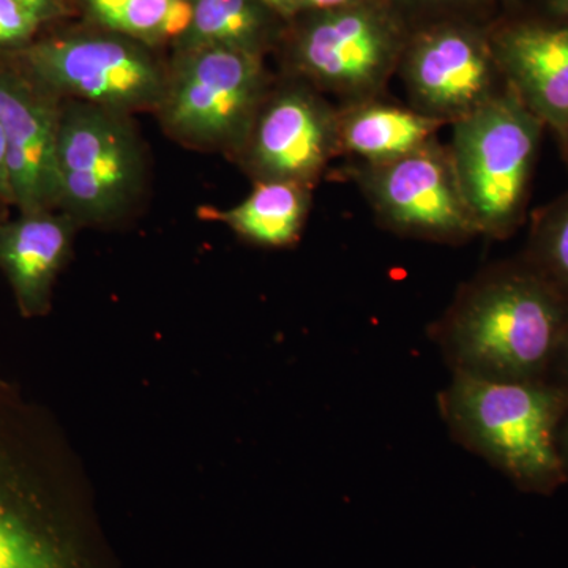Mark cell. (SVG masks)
<instances>
[{
    "instance_id": "21",
    "label": "cell",
    "mask_w": 568,
    "mask_h": 568,
    "mask_svg": "<svg viewBox=\"0 0 568 568\" xmlns=\"http://www.w3.org/2000/svg\"><path fill=\"white\" fill-rule=\"evenodd\" d=\"M17 2L37 14L44 26L69 18L77 11L74 0H17Z\"/></svg>"
},
{
    "instance_id": "28",
    "label": "cell",
    "mask_w": 568,
    "mask_h": 568,
    "mask_svg": "<svg viewBox=\"0 0 568 568\" xmlns=\"http://www.w3.org/2000/svg\"><path fill=\"white\" fill-rule=\"evenodd\" d=\"M2 205H6V204L0 203V223L6 222V220H7L6 219V213H3Z\"/></svg>"
},
{
    "instance_id": "16",
    "label": "cell",
    "mask_w": 568,
    "mask_h": 568,
    "mask_svg": "<svg viewBox=\"0 0 568 568\" xmlns=\"http://www.w3.org/2000/svg\"><path fill=\"white\" fill-rule=\"evenodd\" d=\"M310 209V186L295 182L260 181L241 204L231 209L203 207V219L230 226L246 241L286 246L297 241Z\"/></svg>"
},
{
    "instance_id": "12",
    "label": "cell",
    "mask_w": 568,
    "mask_h": 568,
    "mask_svg": "<svg viewBox=\"0 0 568 568\" xmlns=\"http://www.w3.org/2000/svg\"><path fill=\"white\" fill-rule=\"evenodd\" d=\"M491 58L467 33L443 31L417 44L407 62V88L418 111L443 122L458 121L496 91Z\"/></svg>"
},
{
    "instance_id": "2",
    "label": "cell",
    "mask_w": 568,
    "mask_h": 568,
    "mask_svg": "<svg viewBox=\"0 0 568 568\" xmlns=\"http://www.w3.org/2000/svg\"><path fill=\"white\" fill-rule=\"evenodd\" d=\"M568 327V302L530 265L484 276L444 328L455 372L504 381H548Z\"/></svg>"
},
{
    "instance_id": "14",
    "label": "cell",
    "mask_w": 568,
    "mask_h": 568,
    "mask_svg": "<svg viewBox=\"0 0 568 568\" xmlns=\"http://www.w3.org/2000/svg\"><path fill=\"white\" fill-rule=\"evenodd\" d=\"M508 88L559 136L568 130V28H519L500 41Z\"/></svg>"
},
{
    "instance_id": "19",
    "label": "cell",
    "mask_w": 568,
    "mask_h": 568,
    "mask_svg": "<svg viewBox=\"0 0 568 568\" xmlns=\"http://www.w3.org/2000/svg\"><path fill=\"white\" fill-rule=\"evenodd\" d=\"M529 265L568 302V192L538 219L530 241Z\"/></svg>"
},
{
    "instance_id": "3",
    "label": "cell",
    "mask_w": 568,
    "mask_h": 568,
    "mask_svg": "<svg viewBox=\"0 0 568 568\" xmlns=\"http://www.w3.org/2000/svg\"><path fill=\"white\" fill-rule=\"evenodd\" d=\"M440 407L459 443L518 488L549 495L566 484L558 429L568 392L551 381L489 379L455 372Z\"/></svg>"
},
{
    "instance_id": "18",
    "label": "cell",
    "mask_w": 568,
    "mask_h": 568,
    "mask_svg": "<svg viewBox=\"0 0 568 568\" xmlns=\"http://www.w3.org/2000/svg\"><path fill=\"white\" fill-rule=\"evenodd\" d=\"M82 11L103 31L145 47L179 43L192 21V0H80Z\"/></svg>"
},
{
    "instance_id": "7",
    "label": "cell",
    "mask_w": 568,
    "mask_h": 568,
    "mask_svg": "<svg viewBox=\"0 0 568 568\" xmlns=\"http://www.w3.org/2000/svg\"><path fill=\"white\" fill-rule=\"evenodd\" d=\"M267 95L260 54L227 48L179 51L156 112L175 141L239 153Z\"/></svg>"
},
{
    "instance_id": "10",
    "label": "cell",
    "mask_w": 568,
    "mask_h": 568,
    "mask_svg": "<svg viewBox=\"0 0 568 568\" xmlns=\"http://www.w3.org/2000/svg\"><path fill=\"white\" fill-rule=\"evenodd\" d=\"M62 100L0 55V129L13 205L58 211Z\"/></svg>"
},
{
    "instance_id": "15",
    "label": "cell",
    "mask_w": 568,
    "mask_h": 568,
    "mask_svg": "<svg viewBox=\"0 0 568 568\" xmlns=\"http://www.w3.org/2000/svg\"><path fill=\"white\" fill-rule=\"evenodd\" d=\"M443 123L395 104L355 103L338 112V148L368 164L386 163L433 141Z\"/></svg>"
},
{
    "instance_id": "27",
    "label": "cell",
    "mask_w": 568,
    "mask_h": 568,
    "mask_svg": "<svg viewBox=\"0 0 568 568\" xmlns=\"http://www.w3.org/2000/svg\"><path fill=\"white\" fill-rule=\"evenodd\" d=\"M560 140L564 142V149H566L567 155H568V130L566 133L560 136Z\"/></svg>"
},
{
    "instance_id": "11",
    "label": "cell",
    "mask_w": 568,
    "mask_h": 568,
    "mask_svg": "<svg viewBox=\"0 0 568 568\" xmlns=\"http://www.w3.org/2000/svg\"><path fill=\"white\" fill-rule=\"evenodd\" d=\"M390 61V36L365 10H339L313 22L295 48V67L304 77L355 99L381 89Z\"/></svg>"
},
{
    "instance_id": "6",
    "label": "cell",
    "mask_w": 568,
    "mask_h": 568,
    "mask_svg": "<svg viewBox=\"0 0 568 568\" xmlns=\"http://www.w3.org/2000/svg\"><path fill=\"white\" fill-rule=\"evenodd\" d=\"M151 48L118 33H61L0 54L59 99L133 114L159 110L168 69Z\"/></svg>"
},
{
    "instance_id": "26",
    "label": "cell",
    "mask_w": 568,
    "mask_h": 568,
    "mask_svg": "<svg viewBox=\"0 0 568 568\" xmlns=\"http://www.w3.org/2000/svg\"><path fill=\"white\" fill-rule=\"evenodd\" d=\"M271 9L282 11V13H290L302 6L304 0H264Z\"/></svg>"
},
{
    "instance_id": "29",
    "label": "cell",
    "mask_w": 568,
    "mask_h": 568,
    "mask_svg": "<svg viewBox=\"0 0 568 568\" xmlns=\"http://www.w3.org/2000/svg\"><path fill=\"white\" fill-rule=\"evenodd\" d=\"M559 3L564 7V9L568 10V0H559Z\"/></svg>"
},
{
    "instance_id": "22",
    "label": "cell",
    "mask_w": 568,
    "mask_h": 568,
    "mask_svg": "<svg viewBox=\"0 0 568 568\" xmlns=\"http://www.w3.org/2000/svg\"><path fill=\"white\" fill-rule=\"evenodd\" d=\"M548 381L568 392V327L562 343H560L558 354H556L555 364L551 366Z\"/></svg>"
},
{
    "instance_id": "17",
    "label": "cell",
    "mask_w": 568,
    "mask_h": 568,
    "mask_svg": "<svg viewBox=\"0 0 568 568\" xmlns=\"http://www.w3.org/2000/svg\"><path fill=\"white\" fill-rule=\"evenodd\" d=\"M192 21L179 51L227 48L261 55L267 39L268 6L264 0H192Z\"/></svg>"
},
{
    "instance_id": "23",
    "label": "cell",
    "mask_w": 568,
    "mask_h": 568,
    "mask_svg": "<svg viewBox=\"0 0 568 568\" xmlns=\"http://www.w3.org/2000/svg\"><path fill=\"white\" fill-rule=\"evenodd\" d=\"M0 203L13 204V197H11V189L9 182V173H7L6 142H3L2 129H0Z\"/></svg>"
},
{
    "instance_id": "24",
    "label": "cell",
    "mask_w": 568,
    "mask_h": 568,
    "mask_svg": "<svg viewBox=\"0 0 568 568\" xmlns=\"http://www.w3.org/2000/svg\"><path fill=\"white\" fill-rule=\"evenodd\" d=\"M558 450L560 462H562L564 474L568 481V409L564 414L562 420H560L558 429Z\"/></svg>"
},
{
    "instance_id": "1",
    "label": "cell",
    "mask_w": 568,
    "mask_h": 568,
    "mask_svg": "<svg viewBox=\"0 0 568 568\" xmlns=\"http://www.w3.org/2000/svg\"><path fill=\"white\" fill-rule=\"evenodd\" d=\"M58 467L39 414L0 383V568H118Z\"/></svg>"
},
{
    "instance_id": "4",
    "label": "cell",
    "mask_w": 568,
    "mask_h": 568,
    "mask_svg": "<svg viewBox=\"0 0 568 568\" xmlns=\"http://www.w3.org/2000/svg\"><path fill=\"white\" fill-rule=\"evenodd\" d=\"M544 126L508 85L454 122L448 152L478 233L521 222Z\"/></svg>"
},
{
    "instance_id": "9",
    "label": "cell",
    "mask_w": 568,
    "mask_h": 568,
    "mask_svg": "<svg viewBox=\"0 0 568 568\" xmlns=\"http://www.w3.org/2000/svg\"><path fill=\"white\" fill-rule=\"evenodd\" d=\"M338 151V112L306 85L290 84L268 93L239 153L254 182L312 189Z\"/></svg>"
},
{
    "instance_id": "13",
    "label": "cell",
    "mask_w": 568,
    "mask_h": 568,
    "mask_svg": "<svg viewBox=\"0 0 568 568\" xmlns=\"http://www.w3.org/2000/svg\"><path fill=\"white\" fill-rule=\"evenodd\" d=\"M77 227L61 211L20 213L0 223V271L9 280L22 316L47 315Z\"/></svg>"
},
{
    "instance_id": "20",
    "label": "cell",
    "mask_w": 568,
    "mask_h": 568,
    "mask_svg": "<svg viewBox=\"0 0 568 568\" xmlns=\"http://www.w3.org/2000/svg\"><path fill=\"white\" fill-rule=\"evenodd\" d=\"M43 28V21L17 0H0V54L28 47Z\"/></svg>"
},
{
    "instance_id": "5",
    "label": "cell",
    "mask_w": 568,
    "mask_h": 568,
    "mask_svg": "<svg viewBox=\"0 0 568 568\" xmlns=\"http://www.w3.org/2000/svg\"><path fill=\"white\" fill-rule=\"evenodd\" d=\"M145 152L130 114L95 104H62L58 211L78 226H112L136 209L145 189Z\"/></svg>"
},
{
    "instance_id": "8",
    "label": "cell",
    "mask_w": 568,
    "mask_h": 568,
    "mask_svg": "<svg viewBox=\"0 0 568 568\" xmlns=\"http://www.w3.org/2000/svg\"><path fill=\"white\" fill-rule=\"evenodd\" d=\"M364 189L377 215L396 231L436 241L478 233L450 152L435 141L379 164H368Z\"/></svg>"
},
{
    "instance_id": "25",
    "label": "cell",
    "mask_w": 568,
    "mask_h": 568,
    "mask_svg": "<svg viewBox=\"0 0 568 568\" xmlns=\"http://www.w3.org/2000/svg\"><path fill=\"white\" fill-rule=\"evenodd\" d=\"M347 2H351V0H304L302 6L316 10H332L339 9V7L346 6Z\"/></svg>"
}]
</instances>
